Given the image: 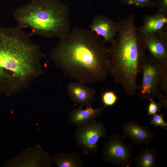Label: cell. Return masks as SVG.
Wrapping results in <instances>:
<instances>
[{"label": "cell", "instance_id": "cell-1", "mask_svg": "<svg viewBox=\"0 0 167 167\" xmlns=\"http://www.w3.org/2000/svg\"><path fill=\"white\" fill-rule=\"evenodd\" d=\"M100 36L90 30L74 27L59 38L50 57L64 78L91 84L106 79L110 56Z\"/></svg>", "mask_w": 167, "mask_h": 167}, {"label": "cell", "instance_id": "cell-2", "mask_svg": "<svg viewBox=\"0 0 167 167\" xmlns=\"http://www.w3.org/2000/svg\"><path fill=\"white\" fill-rule=\"evenodd\" d=\"M33 35L17 27H0V92L15 94L44 73L46 55L31 40Z\"/></svg>", "mask_w": 167, "mask_h": 167}, {"label": "cell", "instance_id": "cell-3", "mask_svg": "<svg viewBox=\"0 0 167 167\" xmlns=\"http://www.w3.org/2000/svg\"><path fill=\"white\" fill-rule=\"evenodd\" d=\"M119 21V30L109 48L110 60L108 73L113 82L120 84L130 97L138 89L137 75L141 72L147 56L138 34L134 14Z\"/></svg>", "mask_w": 167, "mask_h": 167}, {"label": "cell", "instance_id": "cell-4", "mask_svg": "<svg viewBox=\"0 0 167 167\" xmlns=\"http://www.w3.org/2000/svg\"><path fill=\"white\" fill-rule=\"evenodd\" d=\"M13 15L20 28H29L34 35L62 38L70 30L69 7L60 0H32L17 8Z\"/></svg>", "mask_w": 167, "mask_h": 167}, {"label": "cell", "instance_id": "cell-5", "mask_svg": "<svg viewBox=\"0 0 167 167\" xmlns=\"http://www.w3.org/2000/svg\"><path fill=\"white\" fill-rule=\"evenodd\" d=\"M142 82L138 89L143 99H154L167 93V68L147 56L141 71Z\"/></svg>", "mask_w": 167, "mask_h": 167}, {"label": "cell", "instance_id": "cell-6", "mask_svg": "<svg viewBox=\"0 0 167 167\" xmlns=\"http://www.w3.org/2000/svg\"><path fill=\"white\" fill-rule=\"evenodd\" d=\"M125 137L113 133L109 137L103 148V158L108 163L120 167H130L132 163L131 144L127 145Z\"/></svg>", "mask_w": 167, "mask_h": 167}, {"label": "cell", "instance_id": "cell-7", "mask_svg": "<svg viewBox=\"0 0 167 167\" xmlns=\"http://www.w3.org/2000/svg\"><path fill=\"white\" fill-rule=\"evenodd\" d=\"M106 132L104 124L94 118L77 126L74 136L86 155L98 150L97 142L100 138L107 137Z\"/></svg>", "mask_w": 167, "mask_h": 167}, {"label": "cell", "instance_id": "cell-8", "mask_svg": "<svg viewBox=\"0 0 167 167\" xmlns=\"http://www.w3.org/2000/svg\"><path fill=\"white\" fill-rule=\"evenodd\" d=\"M52 162L49 154L39 145L22 151L10 159L4 166L11 167H51Z\"/></svg>", "mask_w": 167, "mask_h": 167}, {"label": "cell", "instance_id": "cell-9", "mask_svg": "<svg viewBox=\"0 0 167 167\" xmlns=\"http://www.w3.org/2000/svg\"><path fill=\"white\" fill-rule=\"evenodd\" d=\"M138 33L145 50L148 51L147 56L167 68V31L152 34Z\"/></svg>", "mask_w": 167, "mask_h": 167}, {"label": "cell", "instance_id": "cell-10", "mask_svg": "<svg viewBox=\"0 0 167 167\" xmlns=\"http://www.w3.org/2000/svg\"><path fill=\"white\" fill-rule=\"evenodd\" d=\"M119 21L113 20L108 16L97 15L94 16L89 26L90 30L101 36L105 43H112L119 29Z\"/></svg>", "mask_w": 167, "mask_h": 167}, {"label": "cell", "instance_id": "cell-11", "mask_svg": "<svg viewBox=\"0 0 167 167\" xmlns=\"http://www.w3.org/2000/svg\"><path fill=\"white\" fill-rule=\"evenodd\" d=\"M66 92L70 99L86 107H91L95 100V89L82 82L76 81L69 84Z\"/></svg>", "mask_w": 167, "mask_h": 167}, {"label": "cell", "instance_id": "cell-12", "mask_svg": "<svg viewBox=\"0 0 167 167\" xmlns=\"http://www.w3.org/2000/svg\"><path fill=\"white\" fill-rule=\"evenodd\" d=\"M149 125L143 126L137 122L130 120L125 123L123 127V136L129 138L132 143L148 145L152 140L154 134L148 129Z\"/></svg>", "mask_w": 167, "mask_h": 167}, {"label": "cell", "instance_id": "cell-13", "mask_svg": "<svg viewBox=\"0 0 167 167\" xmlns=\"http://www.w3.org/2000/svg\"><path fill=\"white\" fill-rule=\"evenodd\" d=\"M167 14L157 12L152 14H144L142 25L137 31L148 34L160 33L167 31Z\"/></svg>", "mask_w": 167, "mask_h": 167}, {"label": "cell", "instance_id": "cell-14", "mask_svg": "<svg viewBox=\"0 0 167 167\" xmlns=\"http://www.w3.org/2000/svg\"><path fill=\"white\" fill-rule=\"evenodd\" d=\"M104 108V106L95 108L91 106L84 109L82 106L80 105L73 109L70 113L68 118L72 123L78 126L100 116Z\"/></svg>", "mask_w": 167, "mask_h": 167}, {"label": "cell", "instance_id": "cell-15", "mask_svg": "<svg viewBox=\"0 0 167 167\" xmlns=\"http://www.w3.org/2000/svg\"><path fill=\"white\" fill-rule=\"evenodd\" d=\"M51 159L52 163L57 167H84V162L79 154L75 152L68 153H57Z\"/></svg>", "mask_w": 167, "mask_h": 167}, {"label": "cell", "instance_id": "cell-16", "mask_svg": "<svg viewBox=\"0 0 167 167\" xmlns=\"http://www.w3.org/2000/svg\"><path fill=\"white\" fill-rule=\"evenodd\" d=\"M146 149L143 150L136 156L132 158L137 167H155L157 157V152L154 148H149L146 145Z\"/></svg>", "mask_w": 167, "mask_h": 167}, {"label": "cell", "instance_id": "cell-17", "mask_svg": "<svg viewBox=\"0 0 167 167\" xmlns=\"http://www.w3.org/2000/svg\"><path fill=\"white\" fill-rule=\"evenodd\" d=\"M124 5H133L139 8L153 9L156 6L157 0H119Z\"/></svg>", "mask_w": 167, "mask_h": 167}, {"label": "cell", "instance_id": "cell-18", "mask_svg": "<svg viewBox=\"0 0 167 167\" xmlns=\"http://www.w3.org/2000/svg\"><path fill=\"white\" fill-rule=\"evenodd\" d=\"M118 99L117 95L112 90H107L104 92L101 95V101L105 108L114 105Z\"/></svg>", "mask_w": 167, "mask_h": 167}, {"label": "cell", "instance_id": "cell-19", "mask_svg": "<svg viewBox=\"0 0 167 167\" xmlns=\"http://www.w3.org/2000/svg\"><path fill=\"white\" fill-rule=\"evenodd\" d=\"M151 116L149 125H153L155 127L159 126L165 130H167V123L164 120V116L163 113H156Z\"/></svg>", "mask_w": 167, "mask_h": 167}, {"label": "cell", "instance_id": "cell-20", "mask_svg": "<svg viewBox=\"0 0 167 167\" xmlns=\"http://www.w3.org/2000/svg\"><path fill=\"white\" fill-rule=\"evenodd\" d=\"M149 103L147 109V114L148 116L152 115L160 112L162 107L160 104L156 102L154 99H149Z\"/></svg>", "mask_w": 167, "mask_h": 167}, {"label": "cell", "instance_id": "cell-21", "mask_svg": "<svg viewBox=\"0 0 167 167\" xmlns=\"http://www.w3.org/2000/svg\"><path fill=\"white\" fill-rule=\"evenodd\" d=\"M155 7L157 12L167 14V0H157Z\"/></svg>", "mask_w": 167, "mask_h": 167}, {"label": "cell", "instance_id": "cell-22", "mask_svg": "<svg viewBox=\"0 0 167 167\" xmlns=\"http://www.w3.org/2000/svg\"><path fill=\"white\" fill-rule=\"evenodd\" d=\"M158 102L161 105L162 107L167 108V96L161 95L158 98Z\"/></svg>", "mask_w": 167, "mask_h": 167}]
</instances>
